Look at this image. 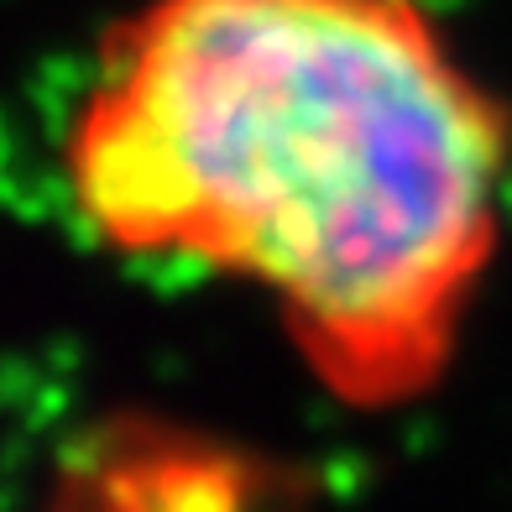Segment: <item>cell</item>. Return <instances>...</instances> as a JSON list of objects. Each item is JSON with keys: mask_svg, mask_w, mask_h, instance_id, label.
I'll list each match as a JSON object with an SVG mask.
<instances>
[{"mask_svg": "<svg viewBox=\"0 0 512 512\" xmlns=\"http://www.w3.org/2000/svg\"><path fill=\"white\" fill-rule=\"evenodd\" d=\"M100 251L251 288L309 377L392 413L450 377L512 204V105L429 0H136L63 115Z\"/></svg>", "mask_w": 512, "mask_h": 512, "instance_id": "obj_1", "label": "cell"}]
</instances>
